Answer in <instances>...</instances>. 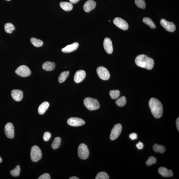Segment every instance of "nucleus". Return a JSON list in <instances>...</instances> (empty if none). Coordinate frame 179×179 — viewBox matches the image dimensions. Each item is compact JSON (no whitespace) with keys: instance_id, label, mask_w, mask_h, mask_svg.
<instances>
[{"instance_id":"1","label":"nucleus","mask_w":179,"mask_h":179,"mask_svg":"<svg viewBox=\"0 0 179 179\" xmlns=\"http://www.w3.org/2000/svg\"><path fill=\"white\" fill-rule=\"evenodd\" d=\"M149 106L153 116L159 118L162 116L163 112L162 104L159 100L155 98H151L149 101Z\"/></svg>"},{"instance_id":"2","label":"nucleus","mask_w":179,"mask_h":179,"mask_svg":"<svg viewBox=\"0 0 179 179\" xmlns=\"http://www.w3.org/2000/svg\"><path fill=\"white\" fill-rule=\"evenodd\" d=\"M135 62L138 67L148 70L152 69L154 67V60L145 55H138L135 59Z\"/></svg>"},{"instance_id":"3","label":"nucleus","mask_w":179,"mask_h":179,"mask_svg":"<svg viewBox=\"0 0 179 179\" xmlns=\"http://www.w3.org/2000/svg\"><path fill=\"white\" fill-rule=\"evenodd\" d=\"M84 104L87 109L90 110H97L99 109L100 106L97 100L90 97L86 98L84 100Z\"/></svg>"},{"instance_id":"4","label":"nucleus","mask_w":179,"mask_h":179,"mask_svg":"<svg viewBox=\"0 0 179 179\" xmlns=\"http://www.w3.org/2000/svg\"><path fill=\"white\" fill-rule=\"evenodd\" d=\"M30 155L32 161L34 162L39 161L42 157L41 151L39 147L37 146L32 147Z\"/></svg>"},{"instance_id":"5","label":"nucleus","mask_w":179,"mask_h":179,"mask_svg":"<svg viewBox=\"0 0 179 179\" xmlns=\"http://www.w3.org/2000/svg\"><path fill=\"white\" fill-rule=\"evenodd\" d=\"M89 152L88 147L84 144H81L78 148V155L81 159H86L88 158Z\"/></svg>"},{"instance_id":"6","label":"nucleus","mask_w":179,"mask_h":179,"mask_svg":"<svg viewBox=\"0 0 179 179\" xmlns=\"http://www.w3.org/2000/svg\"><path fill=\"white\" fill-rule=\"evenodd\" d=\"M15 72L18 75L23 77H27L31 73V70L29 68L25 65L20 66L16 70Z\"/></svg>"},{"instance_id":"7","label":"nucleus","mask_w":179,"mask_h":179,"mask_svg":"<svg viewBox=\"0 0 179 179\" xmlns=\"http://www.w3.org/2000/svg\"><path fill=\"white\" fill-rule=\"evenodd\" d=\"M97 72L98 75L102 79L106 80L109 79L110 76V72L105 67H100L97 68Z\"/></svg>"},{"instance_id":"8","label":"nucleus","mask_w":179,"mask_h":179,"mask_svg":"<svg viewBox=\"0 0 179 179\" xmlns=\"http://www.w3.org/2000/svg\"><path fill=\"white\" fill-rule=\"evenodd\" d=\"M122 126L120 124H117L114 125L111 132L110 138V140H116L120 135L122 131Z\"/></svg>"},{"instance_id":"9","label":"nucleus","mask_w":179,"mask_h":179,"mask_svg":"<svg viewBox=\"0 0 179 179\" xmlns=\"http://www.w3.org/2000/svg\"><path fill=\"white\" fill-rule=\"evenodd\" d=\"M160 22L162 26L166 30L170 32H173L175 31L176 26L174 23L169 22L164 19H162Z\"/></svg>"},{"instance_id":"10","label":"nucleus","mask_w":179,"mask_h":179,"mask_svg":"<svg viewBox=\"0 0 179 179\" xmlns=\"http://www.w3.org/2000/svg\"><path fill=\"white\" fill-rule=\"evenodd\" d=\"M68 124L72 127H78L84 125L85 122L83 119L78 118H71L68 119Z\"/></svg>"},{"instance_id":"11","label":"nucleus","mask_w":179,"mask_h":179,"mask_svg":"<svg viewBox=\"0 0 179 179\" xmlns=\"http://www.w3.org/2000/svg\"><path fill=\"white\" fill-rule=\"evenodd\" d=\"M113 22L116 26L124 30H126L129 28V24L127 21L120 17L115 18Z\"/></svg>"},{"instance_id":"12","label":"nucleus","mask_w":179,"mask_h":179,"mask_svg":"<svg viewBox=\"0 0 179 179\" xmlns=\"http://www.w3.org/2000/svg\"><path fill=\"white\" fill-rule=\"evenodd\" d=\"M5 131L6 135L8 138L12 139L14 136V128L12 123H8L5 125Z\"/></svg>"},{"instance_id":"13","label":"nucleus","mask_w":179,"mask_h":179,"mask_svg":"<svg viewBox=\"0 0 179 179\" xmlns=\"http://www.w3.org/2000/svg\"><path fill=\"white\" fill-rule=\"evenodd\" d=\"M104 50L108 54H112L113 51L112 40L109 38H106L104 41Z\"/></svg>"},{"instance_id":"14","label":"nucleus","mask_w":179,"mask_h":179,"mask_svg":"<svg viewBox=\"0 0 179 179\" xmlns=\"http://www.w3.org/2000/svg\"><path fill=\"white\" fill-rule=\"evenodd\" d=\"M86 76V72L83 70H79L77 71L74 76L75 82L78 83L82 81Z\"/></svg>"},{"instance_id":"15","label":"nucleus","mask_w":179,"mask_h":179,"mask_svg":"<svg viewBox=\"0 0 179 179\" xmlns=\"http://www.w3.org/2000/svg\"><path fill=\"white\" fill-rule=\"evenodd\" d=\"M11 94L13 99L16 101H21L23 99V92L20 90H13L11 92Z\"/></svg>"},{"instance_id":"16","label":"nucleus","mask_w":179,"mask_h":179,"mask_svg":"<svg viewBox=\"0 0 179 179\" xmlns=\"http://www.w3.org/2000/svg\"><path fill=\"white\" fill-rule=\"evenodd\" d=\"M96 5V3L93 0H88L84 4L83 6L85 11L89 12L94 9Z\"/></svg>"},{"instance_id":"17","label":"nucleus","mask_w":179,"mask_h":179,"mask_svg":"<svg viewBox=\"0 0 179 179\" xmlns=\"http://www.w3.org/2000/svg\"><path fill=\"white\" fill-rule=\"evenodd\" d=\"M79 46V44L77 42L69 45L65 47L62 49L61 51L64 53H70L77 49Z\"/></svg>"},{"instance_id":"18","label":"nucleus","mask_w":179,"mask_h":179,"mask_svg":"<svg viewBox=\"0 0 179 179\" xmlns=\"http://www.w3.org/2000/svg\"><path fill=\"white\" fill-rule=\"evenodd\" d=\"M158 171L159 173L161 176L165 177H169L173 176V173L171 170H168L167 168L161 167L159 168Z\"/></svg>"},{"instance_id":"19","label":"nucleus","mask_w":179,"mask_h":179,"mask_svg":"<svg viewBox=\"0 0 179 179\" xmlns=\"http://www.w3.org/2000/svg\"><path fill=\"white\" fill-rule=\"evenodd\" d=\"M55 63L50 61H46L42 65V69L46 71H51L55 69Z\"/></svg>"},{"instance_id":"20","label":"nucleus","mask_w":179,"mask_h":179,"mask_svg":"<svg viewBox=\"0 0 179 179\" xmlns=\"http://www.w3.org/2000/svg\"><path fill=\"white\" fill-rule=\"evenodd\" d=\"M50 104L47 102H44L39 106L38 108V112L40 114L42 115L45 113L49 107Z\"/></svg>"},{"instance_id":"21","label":"nucleus","mask_w":179,"mask_h":179,"mask_svg":"<svg viewBox=\"0 0 179 179\" xmlns=\"http://www.w3.org/2000/svg\"><path fill=\"white\" fill-rule=\"evenodd\" d=\"M60 6L62 9L66 11H69L73 9V5L71 3L67 2H61Z\"/></svg>"},{"instance_id":"22","label":"nucleus","mask_w":179,"mask_h":179,"mask_svg":"<svg viewBox=\"0 0 179 179\" xmlns=\"http://www.w3.org/2000/svg\"><path fill=\"white\" fill-rule=\"evenodd\" d=\"M153 149L155 152H159L161 154H163L166 151V148L165 147L162 145H160L156 144H155L153 145Z\"/></svg>"},{"instance_id":"23","label":"nucleus","mask_w":179,"mask_h":179,"mask_svg":"<svg viewBox=\"0 0 179 179\" xmlns=\"http://www.w3.org/2000/svg\"><path fill=\"white\" fill-rule=\"evenodd\" d=\"M69 74V71H64L61 73L59 77V81L60 83H63L67 79Z\"/></svg>"},{"instance_id":"24","label":"nucleus","mask_w":179,"mask_h":179,"mask_svg":"<svg viewBox=\"0 0 179 179\" xmlns=\"http://www.w3.org/2000/svg\"><path fill=\"white\" fill-rule=\"evenodd\" d=\"M30 41L32 44L36 47H40L43 44V42L42 40L34 38H31Z\"/></svg>"},{"instance_id":"25","label":"nucleus","mask_w":179,"mask_h":179,"mask_svg":"<svg viewBox=\"0 0 179 179\" xmlns=\"http://www.w3.org/2000/svg\"><path fill=\"white\" fill-rule=\"evenodd\" d=\"M143 21L145 24L148 25L151 28L154 29L156 27V26H155L154 23L150 18L147 17H145L143 19Z\"/></svg>"},{"instance_id":"26","label":"nucleus","mask_w":179,"mask_h":179,"mask_svg":"<svg viewBox=\"0 0 179 179\" xmlns=\"http://www.w3.org/2000/svg\"><path fill=\"white\" fill-rule=\"evenodd\" d=\"M15 29L14 25L11 23H6L5 25V30L6 33L11 34Z\"/></svg>"},{"instance_id":"27","label":"nucleus","mask_w":179,"mask_h":179,"mask_svg":"<svg viewBox=\"0 0 179 179\" xmlns=\"http://www.w3.org/2000/svg\"><path fill=\"white\" fill-rule=\"evenodd\" d=\"M127 102L126 98L124 96H123L116 100V104L118 106L122 107L125 105Z\"/></svg>"},{"instance_id":"28","label":"nucleus","mask_w":179,"mask_h":179,"mask_svg":"<svg viewBox=\"0 0 179 179\" xmlns=\"http://www.w3.org/2000/svg\"><path fill=\"white\" fill-rule=\"evenodd\" d=\"M61 140L59 137H57L55 138L52 144V148L54 149L58 148L61 143Z\"/></svg>"},{"instance_id":"29","label":"nucleus","mask_w":179,"mask_h":179,"mask_svg":"<svg viewBox=\"0 0 179 179\" xmlns=\"http://www.w3.org/2000/svg\"><path fill=\"white\" fill-rule=\"evenodd\" d=\"M20 166L18 165L16 166V167L15 169L11 171L10 174L13 176L17 177L20 175Z\"/></svg>"},{"instance_id":"30","label":"nucleus","mask_w":179,"mask_h":179,"mask_svg":"<svg viewBox=\"0 0 179 179\" xmlns=\"http://www.w3.org/2000/svg\"><path fill=\"white\" fill-rule=\"evenodd\" d=\"M110 95L112 99H116L120 96V91L118 90H111L110 92Z\"/></svg>"},{"instance_id":"31","label":"nucleus","mask_w":179,"mask_h":179,"mask_svg":"<svg viewBox=\"0 0 179 179\" xmlns=\"http://www.w3.org/2000/svg\"><path fill=\"white\" fill-rule=\"evenodd\" d=\"M135 3L138 7L143 9L146 7V3L144 0H135Z\"/></svg>"},{"instance_id":"32","label":"nucleus","mask_w":179,"mask_h":179,"mask_svg":"<svg viewBox=\"0 0 179 179\" xmlns=\"http://www.w3.org/2000/svg\"><path fill=\"white\" fill-rule=\"evenodd\" d=\"M96 179H108L109 176L108 174L104 172H100L97 174Z\"/></svg>"},{"instance_id":"33","label":"nucleus","mask_w":179,"mask_h":179,"mask_svg":"<svg viewBox=\"0 0 179 179\" xmlns=\"http://www.w3.org/2000/svg\"><path fill=\"white\" fill-rule=\"evenodd\" d=\"M157 159L155 157L151 156L149 157L147 160L146 162V164L148 166H150L153 164L156 163Z\"/></svg>"},{"instance_id":"34","label":"nucleus","mask_w":179,"mask_h":179,"mask_svg":"<svg viewBox=\"0 0 179 179\" xmlns=\"http://www.w3.org/2000/svg\"><path fill=\"white\" fill-rule=\"evenodd\" d=\"M51 137V134L48 132H46L44 134L43 139L44 141H48Z\"/></svg>"},{"instance_id":"35","label":"nucleus","mask_w":179,"mask_h":179,"mask_svg":"<svg viewBox=\"0 0 179 179\" xmlns=\"http://www.w3.org/2000/svg\"><path fill=\"white\" fill-rule=\"evenodd\" d=\"M38 179H50V175L48 173H45L40 176Z\"/></svg>"},{"instance_id":"36","label":"nucleus","mask_w":179,"mask_h":179,"mask_svg":"<svg viewBox=\"0 0 179 179\" xmlns=\"http://www.w3.org/2000/svg\"><path fill=\"white\" fill-rule=\"evenodd\" d=\"M129 137L132 140H135L137 139V135L136 133H134L130 134Z\"/></svg>"},{"instance_id":"37","label":"nucleus","mask_w":179,"mask_h":179,"mask_svg":"<svg viewBox=\"0 0 179 179\" xmlns=\"http://www.w3.org/2000/svg\"><path fill=\"white\" fill-rule=\"evenodd\" d=\"M136 146L138 149L141 150L143 148L144 145L142 142H139L136 145Z\"/></svg>"},{"instance_id":"38","label":"nucleus","mask_w":179,"mask_h":179,"mask_svg":"<svg viewBox=\"0 0 179 179\" xmlns=\"http://www.w3.org/2000/svg\"><path fill=\"white\" fill-rule=\"evenodd\" d=\"M176 126L177 128V129L179 131V118H178L176 120Z\"/></svg>"},{"instance_id":"39","label":"nucleus","mask_w":179,"mask_h":179,"mask_svg":"<svg viewBox=\"0 0 179 179\" xmlns=\"http://www.w3.org/2000/svg\"><path fill=\"white\" fill-rule=\"evenodd\" d=\"M80 0H69L70 3H72L75 4L77 3Z\"/></svg>"},{"instance_id":"40","label":"nucleus","mask_w":179,"mask_h":179,"mask_svg":"<svg viewBox=\"0 0 179 179\" xmlns=\"http://www.w3.org/2000/svg\"><path fill=\"white\" fill-rule=\"evenodd\" d=\"M79 179V178L77 177L76 176L71 177H70L69 178V179Z\"/></svg>"},{"instance_id":"41","label":"nucleus","mask_w":179,"mask_h":179,"mask_svg":"<svg viewBox=\"0 0 179 179\" xmlns=\"http://www.w3.org/2000/svg\"><path fill=\"white\" fill-rule=\"evenodd\" d=\"M2 162V159L1 157H0V163H1Z\"/></svg>"},{"instance_id":"42","label":"nucleus","mask_w":179,"mask_h":179,"mask_svg":"<svg viewBox=\"0 0 179 179\" xmlns=\"http://www.w3.org/2000/svg\"><path fill=\"white\" fill-rule=\"evenodd\" d=\"M6 1H10V0H6Z\"/></svg>"},{"instance_id":"43","label":"nucleus","mask_w":179,"mask_h":179,"mask_svg":"<svg viewBox=\"0 0 179 179\" xmlns=\"http://www.w3.org/2000/svg\"><path fill=\"white\" fill-rule=\"evenodd\" d=\"M109 22H110V20H109Z\"/></svg>"}]
</instances>
